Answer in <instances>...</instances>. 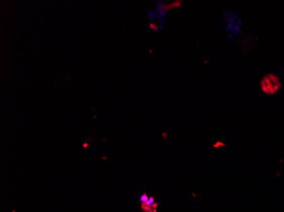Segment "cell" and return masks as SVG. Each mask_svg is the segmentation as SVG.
I'll return each instance as SVG.
<instances>
[{"label":"cell","instance_id":"1","mask_svg":"<svg viewBox=\"0 0 284 212\" xmlns=\"http://www.w3.org/2000/svg\"><path fill=\"white\" fill-rule=\"evenodd\" d=\"M280 87H281V84L276 76H265L261 82V89L266 94H275L276 92L278 91Z\"/></svg>","mask_w":284,"mask_h":212},{"label":"cell","instance_id":"2","mask_svg":"<svg viewBox=\"0 0 284 212\" xmlns=\"http://www.w3.org/2000/svg\"><path fill=\"white\" fill-rule=\"evenodd\" d=\"M142 209L143 210H148V211H151V209L152 208H154V207H157V204H155V199L153 197H150L149 199H148V201L146 202V203H143L142 204Z\"/></svg>","mask_w":284,"mask_h":212},{"label":"cell","instance_id":"3","mask_svg":"<svg viewBox=\"0 0 284 212\" xmlns=\"http://www.w3.org/2000/svg\"><path fill=\"white\" fill-rule=\"evenodd\" d=\"M181 6V2L180 1H176V2H173L167 6H164V10L165 11H170V10H174V8H179Z\"/></svg>","mask_w":284,"mask_h":212},{"label":"cell","instance_id":"4","mask_svg":"<svg viewBox=\"0 0 284 212\" xmlns=\"http://www.w3.org/2000/svg\"><path fill=\"white\" fill-rule=\"evenodd\" d=\"M149 198H150V197H148L147 193H143L141 196H140V198H139V200H140V202L143 204V203H146V202L148 201Z\"/></svg>","mask_w":284,"mask_h":212},{"label":"cell","instance_id":"5","mask_svg":"<svg viewBox=\"0 0 284 212\" xmlns=\"http://www.w3.org/2000/svg\"><path fill=\"white\" fill-rule=\"evenodd\" d=\"M149 27H150L151 29L153 30V31H158V26H157V25L154 24V23H151L150 26H149Z\"/></svg>","mask_w":284,"mask_h":212}]
</instances>
